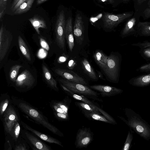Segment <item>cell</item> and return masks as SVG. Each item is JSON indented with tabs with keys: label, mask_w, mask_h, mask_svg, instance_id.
<instances>
[{
	"label": "cell",
	"mask_w": 150,
	"mask_h": 150,
	"mask_svg": "<svg viewBox=\"0 0 150 150\" xmlns=\"http://www.w3.org/2000/svg\"><path fill=\"white\" fill-rule=\"evenodd\" d=\"M103 2H105L107 0H101Z\"/></svg>",
	"instance_id": "obj_53"
},
{
	"label": "cell",
	"mask_w": 150,
	"mask_h": 150,
	"mask_svg": "<svg viewBox=\"0 0 150 150\" xmlns=\"http://www.w3.org/2000/svg\"><path fill=\"white\" fill-rule=\"evenodd\" d=\"M60 85L65 92L67 93L69 95L73 98L78 100L87 103L90 105L93 108L98 109L97 107L98 106H99V105H98V104L96 103H95L90 100L88 98L83 95L71 92L62 84H60Z\"/></svg>",
	"instance_id": "obj_20"
},
{
	"label": "cell",
	"mask_w": 150,
	"mask_h": 150,
	"mask_svg": "<svg viewBox=\"0 0 150 150\" xmlns=\"http://www.w3.org/2000/svg\"><path fill=\"white\" fill-rule=\"evenodd\" d=\"M76 65V62L73 59L70 60L68 62L67 67L69 69H72Z\"/></svg>",
	"instance_id": "obj_41"
},
{
	"label": "cell",
	"mask_w": 150,
	"mask_h": 150,
	"mask_svg": "<svg viewBox=\"0 0 150 150\" xmlns=\"http://www.w3.org/2000/svg\"><path fill=\"white\" fill-rule=\"evenodd\" d=\"M144 14L145 17L147 18H150V5L148 8H146L144 11Z\"/></svg>",
	"instance_id": "obj_42"
},
{
	"label": "cell",
	"mask_w": 150,
	"mask_h": 150,
	"mask_svg": "<svg viewBox=\"0 0 150 150\" xmlns=\"http://www.w3.org/2000/svg\"><path fill=\"white\" fill-rule=\"evenodd\" d=\"M59 81L60 84L75 93L84 96L95 100L103 101L99 98L97 92L86 85L71 82L64 79H60Z\"/></svg>",
	"instance_id": "obj_3"
},
{
	"label": "cell",
	"mask_w": 150,
	"mask_h": 150,
	"mask_svg": "<svg viewBox=\"0 0 150 150\" xmlns=\"http://www.w3.org/2000/svg\"><path fill=\"white\" fill-rule=\"evenodd\" d=\"M12 104L22 112L38 124L48 129L58 136H64L63 133L57 127L51 124L47 118L39 110L26 101L14 96L11 97Z\"/></svg>",
	"instance_id": "obj_1"
},
{
	"label": "cell",
	"mask_w": 150,
	"mask_h": 150,
	"mask_svg": "<svg viewBox=\"0 0 150 150\" xmlns=\"http://www.w3.org/2000/svg\"><path fill=\"white\" fill-rule=\"evenodd\" d=\"M45 49L41 48L39 50L37 56L40 59H42L45 58L47 56V52Z\"/></svg>",
	"instance_id": "obj_39"
},
{
	"label": "cell",
	"mask_w": 150,
	"mask_h": 150,
	"mask_svg": "<svg viewBox=\"0 0 150 150\" xmlns=\"http://www.w3.org/2000/svg\"><path fill=\"white\" fill-rule=\"evenodd\" d=\"M95 61L99 66L103 69L106 67L109 56L105 54L100 51H97L94 54Z\"/></svg>",
	"instance_id": "obj_24"
},
{
	"label": "cell",
	"mask_w": 150,
	"mask_h": 150,
	"mask_svg": "<svg viewBox=\"0 0 150 150\" xmlns=\"http://www.w3.org/2000/svg\"><path fill=\"white\" fill-rule=\"evenodd\" d=\"M99 111L101 113L103 116L108 121L112 122L113 124H117V123L115 119L108 113L100 108L99 106L97 107Z\"/></svg>",
	"instance_id": "obj_36"
},
{
	"label": "cell",
	"mask_w": 150,
	"mask_h": 150,
	"mask_svg": "<svg viewBox=\"0 0 150 150\" xmlns=\"http://www.w3.org/2000/svg\"><path fill=\"white\" fill-rule=\"evenodd\" d=\"M90 88L99 92L102 97L113 96L123 92V90L122 89L107 85H93L91 86Z\"/></svg>",
	"instance_id": "obj_13"
},
{
	"label": "cell",
	"mask_w": 150,
	"mask_h": 150,
	"mask_svg": "<svg viewBox=\"0 0 150 150\" xmlns=\"http://www.w3.org/2000/svg\"><path fill=\"white\" fill-rule=\"evenodd\" d=\"M15 106L12 103L8 107L1 119L7 135H10L15 123L20 121V116Z\"/></svg>",
	"instance_id": "obj_6"
},
{
	"label": "cell",
	"mask_w": 150,
	"mask_h": 150,
	"mask_svg": "<svg viewBox=\"0 0 150 150\" xmlns=\"http://www.w3.org/2000/svg\"><path fill=\"white\" fill-rule=\"evenodd\" d=\"M142 0H137V1L138 4H141V2Z\"/></svg>",
	"instance_id": "obj_50"
},
{
	"label": "cell",
	"mask_w": 150,
	"mask_h": 150,
	"mask_svg": "<svg viewBox=\"0 0 150 150\" xmlns=\"http://www.w3.org/2000/svg\"><path fill=\"white\" fill-rule=\"evenodd\" d=\"M40 44L42 48L48 51L50 49V47L47 43L43 39L40 38Z\"/></svg>",
	"instance_id": "obj_40"
},
{
	"label": "cell",
	"mask_w": 150,
	"mask_h": 150,
	"mask_svg": "<svg viewBox=\"0 0 150 150\" xmlns=\"http://www.w3.org/2000/svg\"><path fill=\"white\" fill-rule=\"evenodd\" d=\"M71 102V99L68 96L61 101L52 100L50 102V106L58 120L67 121L69 120L68 111Z\"/></svg>",
	"instance_id": "obj_5"
},
{
	"label": "cell",
	"mask_w": 150,
	"mask_h": 150,
	"mask_svg": "<svg viewBox=\"0 0 150 150\" xmlns=\"http://www.w3.org/2000/svg\"><path fill=\"white\" fill-rule=\"evenodd\" d=\"M13 39L12 35L4 29L2 24L0 30V62L3 60L8 50Z\"/></svg>",
	"instance_id": "obj_12"
},
{
	"label": "cell",
	"mask_w": 150,
	"mask_h": 150,
	"mask_svg": "<svg viewBox=\"0 0 150 150\" xmlns=\"http://www.w3.org/2000/svg\"><path fill=\"white\" fill-rule=\"evenodd\" d=\"M67 21L65 27V37L69 49L71 52L74 46V43L71 17H69Z\"/></svg>",
	"instance_id": "obj_19"
},
{
	"label": "cell",
	"mask_w": 150,
	"mask_h": 150,
	"mask_svg": "<svg viewBox=\"0 0 150 150\" xmlns=\"http://www.w3.org/2000/svg\"><path fill=\"white\" fill-rule=\"evenodd\" d=\"M93 134L90 128L79 129L77 133L75 145L77 148L86 147L93 141Z\"/></svg>",
	"instance_id": "obj_11"
},
{
	"label": "cell",
	"mask_w": 150,
	"mask_h": 150,
	"mask_svg": "<svg viewBox=\"0 0 150 150\" xmlns=\"http://www.w3.org/2000/svg\"><path fill=\"white\" fill-rule=\"evenodd\" d=\"M81 111L84 116L89 120H98L113 124L112 122L108 121L104 117L101 115L97 114L94 112L89 111L83 110H82Z\"/></svg>",
	"instance_id": "obj_25"
},
{
	"label": "cell",
	"mask_w": 150,
	"mask_h": 150,
	"mask_svg": "<svg viewBox=\"0 0 150 150\" xmlns=\"http://www.w3.org/2000/svg\"><path fill=\"white\" fill-rule=\"evenodd\" d=\"M124 111L127 119L122 116L118 117L141 137L146 141L150 140V125L132 109L125 108Z\"/></svg>",
	"instance_id": "obj_2"
},
{
	"label": "cell",
	"mask_w": 150,
	"mask_h": 150,
	"mask_svg": "<svg viewBox=\"0 0 150 150\" xmlns=\"http://www.w3.org/2000/svg\"><path fill=\"white\" fill-rule=\"evenodd\" d=\"M26 0H19L13 8V11H14L16 10Z\"/></svg>",
	"instance_id": "obj_44"
},
{
	"label": "cell",
	"mask_w": 150,
	"mask_h": 150,
	"mask_svg": "<svg viewBox=\"0 0 150 150\" xmlns=\"http://www.w3.org/2000/svg\"><path fill=\"white\" fill-rule=\"evenodd\" d=\"M67 59V57L64 56L60 57L58 59V62L59 63H62L66 62Z\"/></svg>",
	"instance_id": "obj_45"
},
{
	"label": "cell",
	"mask_w": 150,
	"mask_h": 150,
	"mask_svg": "<svg viewBox=\"0 0 150 150\" xmlns=\"http://www.w3.org/2000/svg\"><path fill=\"white\" fill-rule=\"evenodd\" d=\"M33 26L34 27L37 33L40 34L39 28H46L47 26L45 22L41 17L38 16H35L29 19Z\"/></svg>",
	"instance_id": "obj_23"
},
{
	"label": "cell",
	"mask_w": 150,
	"mask_h": 150,
	"mask_svg": "<svg viewBox=\"0 0 150 150\" xmlns=\"http://www.w3.org/2000/svg\"><path fill=\"white\" fill-rule=\"evenodd\" d=\"M22 67V66L20 65H16L12 67L9 73V76L11 81L15 82L19 71Z\"/></svg>",
	"instance_id": "obj_34"
},
{
	"label": "cell",
	"mask_w": 150,
	"mask_h": 150,
	"mask_svg": "<svg viewBox=\"0 0 150 150\" xmlns=\"http://www.w3.org/2000/svg\"><path fill=\"white\" fill-rule=\"evenodd\" d=\"M133 14L131 12L117 14L105 13L103 18L104 26L107 29L114 28L125 20L131 17Z\"/></svg>",
	"instance_id": "obj_9"
},
{
	"label": "cell",
	"mask_w": 150,
	"mask_h": 150,
	"mask_svg": "<svg viewBox=\"0 0 150 150\" xmlns=\"http://www.w3.org/2000/svg\"><path fill=\"white\" fill-rule=\"evenodd\" d=\"M34 0H26L14 11V14H20L26 12L31 8Z\"/></svg>",
	"instance_id": "obj_28"
},
{
	"label": "cell",
	"mask_w": 150,
	"mask_h": 150,
	"mask_svg": "<svg viewBox=\"0 0 150 150\" xmlns=\"http://www.w3.org/2000/svg\"><path fill=\"white\" fill-rule=\"evenodd\" d=\"M21 126L24 129L28 130L42 140L50 143H54L62 147H63L62 143L57 139L36 130L22 121L21 120Z\"/></svg>",
	"instance_id": "obj_16"
},
{
	"label": "cell",
	"mask_w": 150,
	"mask_h": 150,
	"mask_svg": "<svg viewBox=\"0 0 150 150\" xmlns=\"http://www.w3.org/2000/svg\"><path fill=\"white\" fill-rule=\"evenodd\" d=\"M20 135L33 150H51V147L36 137L30 132L22 129Z\"/></svg>",
	"instance_id": "obj_10"
},
{
	"label": "cell",
	"mask_w": 150,
	"mask_h": 150,
	"mask_svg": "<svg viewBox=\"0 0 150 150\" xmlns=\"http://www.w3.org/2000/svg\"><path fill=\"white\" fill-rule=\"evenodd\" d=\"M29 146L25 140L20 135L17 141L15 142L13 149L14 150H28Z\"/></svg>",
	"instance_id": "obj_31"
},
{
	"label": "cell",
	"mask_w": 150,
	"mask_h": 150,
	"mask_svg": "<svg viewBox=\"0 0 150 150\" xmlns=\"http://www.w3.org/2000/svg\"><path fill=\"white\" fill-rule=\"evenodd\" d=\"M55 72L64 79L71 82L87 85V83L82 77L73 71L59 68L55 69Z\"/></svg>",
	"instance_id": "obj_15"
},
{
	"label": "cell",
	"mask_w": 150,
	"mask_h": 150,
	"mask_svg": "<svg viewBox=\"0 0 150 150\" xmlns=\"http://www.w3.org/2000/svg\"><path fill=\"white\" fill-rule=\"evenodd\" d=\"M6 8L2 9L0 10V18L1 19L2 18L5 12Z\"/></svg>",
	"instance_id": "obj_47"
},
{
	"label": "cell",
	"mask_w": 150,
	"mask_h": 150,
	"mask_svg": "<svg viewBox=\"0 0 150 150\" xmlns=\"http://www.w3.org/2000/svg\"><path fill=\"white\" fill-rule=\"evenodd\" d=\"M6 143L7 146V148H8V150H11L12 149V145L11 144L8 139H7L6 141Z\"/></svg>",
	"instance_id": "obj_46"
},
{
	"label": "cell",
	"mask_w": 150,
	"mask_h": 150,
	"mask_svg": "<svg viewBox=\"0 0 150 150\" xmlns=\"http://www.w3.org/2000/svg\"><path fill=\"white\" fill-rule=\"evenodd\" d=\"M124 0L126 1H129V0Z\"/></svg>",
	"instance_id": "obj_54"
},
{
	"label": "cell",
	"mask_w": 150,
	"mask_h": 150,
	"mask_svg": "<svg viewBox=\"0 0 150 150\" xmlns=\"http://www.w3.org/2000/svg\"><path fill=\"white\" fill-rule=\"evenodd\" d=\"M139 52L144 59L150 62V47L140 48Z\"/></svg>",
	"instance_id": "obj_35"
},
{
	"label": "cell",
	"mask_w": 150,
	"mask_h": 150,
	"mask_svg": "<svg viewBox=\"0 0 150 150\" xmlns=\"http://www.w3.org/2000/svg\"><path fill=\"white\" fill-rule=\"evenodd\" d=\"M136 71L140 72H150V62L141 65Z\"/></svg>",
	"instance_id": "obj_38"
},
{
	"label": "cell",
	"mask_w": 150,
	"mask_h": 150,
	"mask_svg": "<svg viewBox=\"0 0 150 150\" xmlns=\"http://www.w3.org/2000/svg\"><path fill=\"white\" fill-rule=\"evenodd\" d=\"M12 103L11 98L7 94L1 95L0 103V116L1 119L3 115L9 105Z\"/></svg>",
	"instance_id": "obj_26"
},
{
	"label": "cell",
	"mask_w": 150,
	"mask_h": 150,
	"mask_svg": "<svg viewBox=\"0 0 150 150\" xmlns=\"http://www.w3.org/2000/svg\"><path fill=\"white\" fill-rule=\"evenodd\" d=\"M42 70L44 78L48 84L55 91H58V88L56 81L52 77L47 67L44 64L42 65Z\"/></svg>",
	"instance_id": "obj_22"
},
{
	"label": "cell",
	"mask_w": 150,
	"mask_h": 150,
	"mask_svg": "<svg viewBox=\"0 0 150 150\" xmlns=\"http://www.w3.org/2000/svg\"><path fill=\"white\" fill-rule=\"evenodd\" d=\"M131 45L133 46L137 47L140 48L150 47V40L144 41L142 42H139L133 43Z\"/></svg>",
	"instance_id": "obj_37"
},
{
	"label": "cell",
	"mask_w": 150,
	"mask_h": 150,
	"mask_svg": "<svg viewBox=\"0 0 150 150\" xmlns=\"http://www.w3.org/2000/svg\"><path fill=\"white\" fill-rule=\"evenodd\" d=\"M137 37H150V22H139L137 25Z\"/></svg>",
	"instance_id": "obj_21"
},
{
	"label": "cell",
	"mask_w": 150,
	"mask_h": 150,
	"mask_svg": "<svg viewBox=\"0 0 150 150\" xmlns=\"http://www.w3.org/2000/svg\"><path fill=\"white\" fill-rule=\"evenodd\" d=\"M134 132L132 129H130L122 150H129L131 148L132 146V142L133 139V133Z\"/></svg>",
	"instance_id": "obj_33"
},
{
	"label": "cell",
	"mask_w": 150,
	"mask_h": 150,
	"mask_svg": "<svg viewBox=\"0 0 150 150\" xmlns=\"http://www.w3.org/2000/svg\"><path fill=\"white\" fill-rule=\"evenodd\" d=\"M47 0H37V4H39L43 3Z\"/></svg>",
	"instance_id": "obj_49"
},
{
	"label": "cell",
	"mask_w": 150,
	"mask_h": 150,
	"mask_svg": "<svg viewBox=\"0 0 150 150\" xmlns=\"http://www.w3.org/2000/svg\"><path fill=\"white\" fill-rule=\"evenodd\" d=\"M7 0H0V8L1 9L6 8Z\"/></svg>",
	"instance_id": "obj_43"
},
{
	"label": "cell",
	"mask_w": 150,
	"mask_h": 150,
	"mask_svg": "<svg viewBox=\"0 0 150 150\" xmlns=\"http://www.w3.org/2000/svg\"><path fill=\"white\" fill-rule=\"evenodd\" d=\"M66 23L64 12L62 11L58 15L55 27L56 40L59 47L64 50L65 46Z\"/></svg>",
	"instance_id": "obj_8"
},
{
	"label": "cell",
	"mask_w": 150,
	"mask_h": 150,
	"mask_svg": "<svg viewBox=\"0 0 150 150\" xmlns=\"http://www.w3.org/2000/svg\"><path fill=\"white\" fill-rule=\"evenodd\" d=\"M82 63L84 70L90 78L94 80L97 79L96 73L88 61L84 59L82 61Z\"/></svg>",
	"instance_id": "obj_27"
},
{
	"label": "cell",
	"mask_w": 150,
	"mask_h": 150,
	"mask_svg": "<svg viewBox=\"0 0 150 150\" xmlns=\"http://www.w3.org/2000/svg\"><path fill=\"white\" fill-rule=\"evenodd\" d=\"M18 42L22 53L28 60L30 61L31 59L29 50L25 42L20 35L18 37Z\"/></svg>",
	"instance_id": "obj_29"
},
{
	"label": "cell",
	"mask_w": 150,
	"mask_h": 150,
	"mask_svg": "<svg viewBox=\"0 0 150 150\" xmlns=\"http://www.w3.org/2000/svg\"><path fill=\"white\" fill-rule=\"evenodd\" d=\"M19 0H13L11 5V8H13Z\"/></svg>",
	"instance_id": "obj_48"
},
{
	"label": "cell",
	"mask_w": 150,
	"mask_h": 150,
	"mask_svg": "<svg viewBox=\"0 0 150 150\" xmlns=\"http://www.w3.org/2000/svg\"><path fill=\"white\" fill-rule=\"evenodd\" d=\"M148 4L149 5H150V0H149Z\"/></svg>",
	"instance_id": "obj_52"
},
{
	"label": "cell",
	"mask_w": 150,
	"mask_h": 150,
	"mask_svg": "<svg viewBox=\"0 0 150 150\" xmlns=\"http://www.w3.org/2000/svg\"><path fill=\"white\" fill-rule=\"evenodd\" d=\"M130 79L128 81L131 85L137 87H144L150 84V72Z\"/></svg>",
	"instance_id": "obj_18"
},
{
	"label": "cell",
	"mask_w": 150,
	"mask_h": 150,
	"mask_svg": "<svg viewBox=\"0 0 150 150\" xmlns=\"http://www.w3.org/2000/svg\"><path fill=\"white\" fill-rule=\"evenodd\" d=\"M136 22V19L134 17L132 18L127 22L121 32L120 35L122 38L130 36L137 37Z\"/></svg>",
	"instance_id": "obj_17"
},
{
	"label": "cell",
	"mask_w": 150,
	"mask_h": 150,
	"mask_svg": "<svg viewBox=\"0 0 150 150\" xmlns=\"http://www.w3.org/2000/svg\"><path fill=\"white\" fill-rule=\"evenodd\" d=\"M35 82V79L31 73L28 70L25 69L17 77L15 85L18 91L25 92L30 89Z\"/></svg>",
	"instance_id": "obj_7"
},
{
	"label": "cell",
	"mask_w": 150,
	"mask_h": 150,
	"mask_svg": "<svg viewBox=\"0 0 150 150\" xmlns=\"http://www.w3.org/2000/svg\"><path fill=\"white\" fill-rule=\"evenodd\" d=\"M21 121H19L15 123L9 135L12 137L14 144L17 141L20 135L22 129Z\"/></svg>",
	"instance_id": "obj_30"
},
{
	"label": "cell",
	"mask_w": 150,
	"mask_h": 150,
	"mask_svg": "<svg viewBox=\"0 0 150 150\" xmlns=\"http://www.w3.org/2000/svg\"><path fill=\"white\" fill-rule=\"evenodd\" d=\"M73 32L77 43L81 45L84 39V26L82 16L79 13L76 15Z\"/></svg>",
	"instance_id": "obj_14"
},
{
	"label": "cell",
	"mask_w": 150,
	"mask_h": 150,
	"mask_svg": "<svg viewBox=\"0 0 150 150\" xmlns=\"http://www.w3.org/2000/svg\"><path fill=\"white\" fill-rule=\"evenodd\" d=\"M146 0H142L141 2V4H142V3H143V2H144V1H145Z\"/></svg>",
	"instance_id": "obj_51"
},
{
	"label": "cell",
	"mask_w": 150,
	"mask_h": 150,
	"mask_svg": "<svg viewBox=\"0 0 150 150\" xmlns=\"http://www.w3.org/2000/svg\"><path fill=\"white\" fill-rule=\"evenodd\" d=\"M121 60V56L120 54H110L106 67L103 70L109 80L112 82H118Z\"/></svg>",
	"instance_id": "obj_4"
},
{
	"label": "cell",
	"mask_w": 150,
	"mask_h": 150,
	"mask_svg": "<svg viewBox=\"0 0 150 150\" xmlns=\"http://www.w3.org/2000/svg\"><path fill=\"white\" fill-rule=\"evenodd\" d=\"M75 104L81 110H83L94 112L98 114L101 115V113L98 109L92 107L89 104L82 102H75Z\"/></svg>",
	"instance_id": "obj_32"
}]
</instances>
